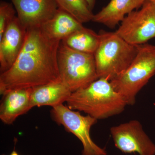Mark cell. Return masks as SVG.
Returning a JSON list of instances; mask_svg holds the SVG:
<instances>
[{
  "label": "cell",
  "mask_w": 155,
  "mask_h": 155,
  "mask_svg": "<svg viewBox=\"0 0 155 155\" xmlns=\"http://www.w3.org/2000/svg\"><path fill=\"white\" fill-rule=\"evenodd\" d=\"M61 41L50 38L41 27L27 29L23 47L12 67L0 75V94L33 88L61 81L58 51Z\"/></svg>",
  "instance_id": "obj_1"
},
{
  "label": "cell",
  "mask_w": 155,
  "mask_h": 155,
  "mask_svg": "<svg viewBox=\"0 0 155 155\" xmlns=\"http://www.w3.org/2000/svg\"><path fill=\"white\" fill-rule=\"evenodd\" d=\"M66 103L71 110L84 112L97 120L119 115L127 105L110 81L103 78L72 92Z\"/></svg>",
  "instance_id": "obj_2"
},
{
  "label": "cell",
  "mask_w": 155,
  "mask_h": 155,
  "mask_svg": "<svg viewBox=\"0 0 155 155\" xmlns=\"http://www.w3.org/2000/svg\"><path fill=\"white\" fill-rule=\"evenodd\" d=\"M100 42L94 54L99 78L112 80L129 67L136 56L138 45L128 43L116 32L100 31Z\"/></svg>",
  "instance_id": "obj_3"
},
{
  "label": "cell",
  "mask_w": 155,
  "mask_h": 155,
  "mask_svg": "<svg viewBox=\"0 0 155 155\" xmlns=\"http://www.w3.org/2000/svg\"><path fill=\"white\" fill-rule=\"evenodd\" d=\"M155 75V46L138 45L137 54L123 73L110 81L112 86L127 105H134L137 95Z\"/></svg>",
  "instance_id": "obj_4"
},
{
  "label": "cell",
  "mask_w": 155,
  "mask_h": 155,
  "mask_svg": "<svg viewBox=\"0 0 155 155\" xmlns=\"http://www.w3.org/2000/svg\"><path fill=\"white\" fill-rule=\"evenodd\" d=\"M58 59L60 80L72 93L99 78L94 54L75 51L61 41Z\"/></svg>",
  "instance_id": "obj_5"
},
{
  "label": "cell",
  "mask_w": 155,
  "mask_h": 155,
  "mask_svg": "<svg viewBox=\"0 0 155 155\" xmlns=\"http://www.w3.org/2000/svg\"><path fill=\"white\" fill-rule=\"evenodd\" d=\"M51 115L57 124L64 126L80 140L83 146L81 155L107 154L106 150L96 144L90 136L91 127L97 122L96 119L89 115L83 116L79 111L71 110L63 104L52 107Z\"/></svg>",
  "instance_id": "obj_6"
},
{
  "label": "cell",
  "mask_w": 155,
  "mask_h": 155,
  "mask_svg": "<svg viewBox=\"0 0 155 155\" xmlns=\"http://www.w3.org/2000/svg\"><path fill=\"white\" fill-rule=\"evenodd\" d=\"M134 45L147 43L155 38V5L146 1L141 8L127 15L115 31Z\"/></svg>",
  "instance_id": "obj_7"
},
{
  "label": "cell",
  "mask_w": 155,
  "mask_h": 155,
  "mask_svg": "<svg viewBox=\"0 0 155 155\" xmlns=\"http://www.w3.org/2000/svg\"><path fill=\"white\" fill-rule=\"evenodd\" d=\"M115 147L126 154L155 155V144L143 130L141 123L132 120L110 129Z\"/></svg>",
  "instance_id": "obj_8"
},
{
  "label": "cell",
  "mask_w": 155,
  "mask_h": 155,
  "mask_svg": "<svg viewBox=\"0 0 155 155\" xmlns=\"http://www.w3.org/2000/svg\"><path fill=\"white\" fill-rule=\"evenodd\" d=\"M17 17L26 28L41 27L55 15L59 7L56 0H11Z\"/></svg>",
  "instance_id": "obj_9"
},
{
  "label": "cell",
  "mask_w": 155,
  "mask_h": 155,
  "mask_svg": "<svg viewBox=\"0 0 155 155\" xmlns=\"http://www.w3.org/2000/svg\"><path fill=\"white\" fill-rule=\"evenodd\" d=\"M27 29L15 17L0 38V72L8 70L17 60L25 42Z\"/></svg>",
  "instance_id": "obj_10"
},
{
  "label": "cell",
  "mask_w": 155,
  "mask_h": 155,
  "mask_svg": "<svg viewBox=\"0 0 155 155\" xmlns=\"http://www.w3.org/2000/svg\"><path fill=\"white\" fill-rule=\"evenodd\" d=\"M32 88L16 89L5 92L0 105V119L6 125H12L19 116L31 109L30 95Z\"/></svg>",
  "instance_id": "obj_11"
},
{
  "label": "cell",
  "mask_w": 155,
  "mask_h": 155,
  "mask_svg": "<svg viewBox=\"0 0 155 155\" xmlns=\"http://www.w3.org/2000/svg\"><path fill=\"white\" fill-rule=\"evenodd\" d=\"M146 0H110L97 14L92 21L114 28L128 14L140 8Z\"/></svg>",
  "instance_id": "obj_12"
},
{
  "label": "cell",
  "mask_w": 155,
  "mask_h": 155,
  "mask_svg": "<svg viewBox=\"0 0 155 155\" xmlns=\"http://www.w3.org/2000/svg\"><path fill=\"white\" fill-rule=\"evenodd\" d=\"M72 93L61 81L35 87L31 93V109L44 106L54 107L66 102Z\"/></svg>",
  "instance_id": "obj_13"
},
{
  "label": "cell",
  "mask_w": 155,
  "mask_h": 155,
  "mask_svg": "<svg viewBox=\"0 0 155 155\" xmlns=\"http://www.w3.org/2000/svg\"><path fill=\"white\" fill-rule=\"evenodd\" d=\"M83 27V24L66 11L59 8L54 17L41 28L50 38L62 41Z\"/></svg>",
  "instance_id": "obj_14"
},
{
  "label": "cell",
  "mask_w": 155,
  "mask_h": 155,
  "mask_svg": "<svg viewBox=\"0 0 155 155\" xmlns=\"http://www.w3.org/2000/svg\"><path fill=\"white\" fill-rule=\"evenodd\" d=\"M61 42L75 51L94 55L99 45L100 36L99 34L84 26Z\"/></svg>",
  "instance_id": "obj_15"
},
{
  "label": "cell",
  "mask_w": 155,
  "mask_h": 155,
  "mask_svg": "<svg viewBox=\"0 0 155 155\" xmlns=\"http://www.w3.org/2000/svg\"><path fill=\"white\" fill-rule=\"evenodd\" d=\"M59 8L83 24L92 21L94 14L86 0H56Z\"/></svg>",
  "instance_id": "obj_16"
},
{
  "label": "cell",
  "mask_w": 155,
  "mask_h": 155,
  "mask_svg": "<svg viewBox=\"0 0 155 155\" xmlns=\"http://www.w3.org/2000/svg\"><path fill=\"white\" fill-rule=\"evenodd\" d=\"M12 3L1 1L0 3V38L16 17V10Z\"/></svg>",
  "instance_id": "obj_17"
},
{
  "label": "cell",
  "mask_w": 155,
  "mask_h": 155,
  "mask_svg": "<svg viewBox=\"0 0 155 155\" xmlns=\"http://www.w3.org/2000/svg\"><path fill=\"white\" fill-rule=\"evenodd\" d=\"M86 1L87 2L90 8L92 11L96 2V0H86Z\"/></svg>",
  "instance_id": "obj_18"
},
{
  "label": "cell",
  "mask_w": 155,
  "mask_h": 155,
  "mask_svg": "<svg viewBox=\"0 0 155 155\" xmlns=\"http://www.w3.org/2000/svg\"><path fill=\"white\" fill-rule=\"evenodd\" d=\"M20 155L17 153L16 150H14L9 155Z\"/></svg>",
  "instance_id": "obj_19"
},
{
  "label": "cell",
  "mask_w": 155,
  "mask_h": 155,
  "mask_svg": "<svg viewBox=\"0 0 155 155\" xmlns=\"http://www.w3.org/2000/svg\"><path fill=\"white\" fill-rule=\"evenodd\" d=\"M146 1H150V2H151L155 5V0H146Z\"/></svg>",
  "instance_id": "obj_20"
},
{
  "label": "cell",
  "mask_w": 155,
  "mask_h": 155,
  "mask_svg": "<svg viewBox=\"0 0 155 155\" xmlns=\"http://www.w3.org/2000/svg\"><path fill=\"white\" fill-rule=\"evenodd\" d=\"M108 155L107 154V155Z\"/></svg>",
  "instance_id": "obj_21"
}]
</instances>
